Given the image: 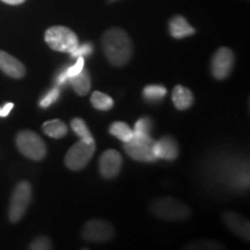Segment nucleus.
I'll return each mask as SVG.
<instances>
[{
    "mask_svg": "<svg viewBox=\"0 0 250 250\" xmlns=\"http://www.w3.org/2000/svg\"><path fill=\"white\" fill-rule=\"evenodd\" d=\"M0 70L14 79H21L26 74V67L19 59L0 50Z\"/></svg>",
    "mask_w": 250,
    "mask_h": 250,
    "instance_id": "f8f14e48",
    "label": "nucleus"
},
{
    "mask_svg": "<svg viewBox=\"0 0 250 250\" xmlns=\"http://www.w3.org/2000/svg\"><path fill=\"white\" fill-rule=\"evenodd\" d=\"M167 94V88L162 85H148L144 87L143 98L147 103L155 104L161 102Z\"/></svg>",
    "mask_w": 250,
    "mask_h": 250,
    "instance_id": "a211bd4d",
    "label": "nucleus"
},
{
    "mask_svg": "<svg viewBox=\"0 0 250 250\" xmlns=\"http://www.w3.org/2000/svg\"><path fill=\"white\" fill-rule=\"evenodd\" d=\"M195 28L190 26L187 19L183 18L182 15H175L174 18L170 19L169 21V34L174 39L181 40L184 37L195 35Z\"/></svg>",
    "mask_w": 250,
    "mask_h": 250,
    "instance_id": "4468645a",
    "label": "nucleus"
},
{
    "mask_svg": "<svg viewBox=\"0 0 250 250\" xmlns=\"http://www.w3.org/2000/svg\"><path fill=\"white\" fill-rule=\"evenodd\" d=\"M153 127V122L149 117L144 116L137 121L134 125L133 136H151V131Z\"/></svg>",
    "mask_w": 250,
    "mask_h": 250,
    "instance_id": "4be33fe9",
    "label": "nucleus"
},
{
    "mask_svg": "<svg viewBox=\"0 0 250 250\" xmlns=\"http://www.w3.org/2000/svg\"><path fill=\"white\" fill-rule=\"evenodd\" d=\"M59 96H61V88L59 87H54L50 90H48L43 98L41 99L40 101V107L41 108H49L50 105H52L59 100Z\"/></svg>",
    "mask_w": 250,
    "mask_h": 250,
    "instance_id": "5701e85b",
    "label": "nucleus"
},
{
    "mask_svg": "<svg viewBox=\"0 0 250 250\" xmlns=\"http://www.w3.org/2000/svg\"><path fill=\"white\" fill-rule=\"evenodd\" d=\"M224 223L232 232L249 241V221L236 212H225L223 215Z\"/></svg>",
    "mask_w": 250,
    "mask_h": 250,
    "instance_id": "ddd939ff",
    "label": "nucleus"
},
{
    "mask_svg": "<svg viewBox=\"0 0 250 250\" xmlns=\"http://www.w3.org/2000/svg\"><path fill=\"white\" fill-rule=\"evenodd\" d=\"M67 67H68V65H66V66H64V67H62L61 70L57 72V74H56V77H55V83H56V86L59 87V88L66 86L68 83Z\"/></svg>",
    "mask_w": 250,
    "mask_h": 250,
    "instance_id": "bb28decb",
    "label": "nucleus"
},
{
    "mask_svg": "<svg viewBox=\"0 0 250 250\" xmlns=\"http://www.w3.org/2000/svg\"><path fill=\"white\" fill-rule=\"evenodd\" d=\"M115 235V229L112 225L103 219H92L83 225L81 230V237L85 241L102 243L107 242Z\"/></svg>",
    "mask_w": 250,
    "mask_h": 250,
    "instance_id": "6e6552de",
    "label": "nucleus"
},
{
    "mask_svg": "<svg viewBox=\"0 0 250 250\" xmlns=\"http://www.w3.org/2000/svg\"><path fill=\"white\" fill-rule=\"evenodd\" d=\"M149 208L155 217L168 221L186 220L191 214L190 208L184 203L171 198V197L153 199Z\"/></svg>",
    "mask_w": 250,
    "mask_h": 250,
    "instance_id": "f03ea898",
    "label": "nucleus"
},
{
    "mask_svg": "<svg viewBox=\"0 0 250 250\" xmlns=\"http://www.w3.org/2000/svg\"><path fill=\"white\" fill-rule=\"evenodd\" d=\"M235 57L234 52L228 48H219L214 52L211 61V72L217 80H224L229 76L233 71Z\"/></svg>",
    "mask_w": 250,
    "mask_h": 250,
    "instance_id": "1a4fd4ad",
    "label": "nucleus"
},
{
    "mask_svg": "<svg viewBox=\"0 0 250 250\" xmlns=\"http://www.w3.org/2000/svg\"><path fill=\"white\" fill-rule=\"evenodd\" d=\"M153 144L151 136H133L130 142L124 143V151L136 161L155 162L158 159L153 154Z\"/></svg>",
    "mask_w": 250,
    "mask_h": 250,
    "instance_id": "0eeeda50",
    "label": "nucleus"
},
{
    "mask_svg": "<svg viewBox=\"0 0 250 250\" xmlns=\"http://www.w3.org/2000/svg\"><path fill=\"white\" fill-rule=\"evenodd\" d=\"M13 107H14V104L12 102L6 103L5 105L0 107V117H7L9 112H11L12 109H13Z\"/></svg>",
    "mask_w": 250,
    "mask_h": 250,
    "instance_id": "cd10ccee",
    "label": "nucleus"
},
{
    "mask_svg": "<svg viewBox=\"0 0 250 250\" xmlns=\"http://www.w3.org/2000/svg\"><path fill=\"white\" fill-rule=\"evenodd\" d=\"M68 83L72 86V88H73V90L78 94V95H87L90 89V86H92V81H90L88 70L83 68L79 74L68 78Z\"/></svg>",
    "mask_w": 250,
    "mask_h": 250,
    "instance_id": "dca6fc26",
    "label": "nucleus"
},
{
    "mask_svg": "<svg viewBox=\"0 0 250 250\" xmlns=\"http://www.w3.org/2000/svg\"><path fill=\"white\" fill-rule=\"evenodd\" d=\"M45 42L55 51L72 54L79 45L77 34L70 28L55 26L45 31Z\"/></svg>",
    "mask_w": 250,
    "mask_h": 250,
    "instance_id": "7ed1b4c3",
    "label": "nucleus"
},
{
    "mask_svg": "<svg viewBox=\"0 0 250 250\" xmlns=\"http://www.w3.org/2000/svg\"><path fill=\"white\" fill-rule=\"evenodd\" d=\"M109 133L123 143L130 142L133 138L132 129L129 126V124L124 123V122H114V123H111L110 126H109Z\"/></svg>",
    "mask_w": 250,
    "mask_h": 250,
    "instance_id": "6ab92c4d",
    "label": "nucleus"
},
{
    "mask_svg": "<svg viewBox=\"0 0 250 250\" xmlns=\"http://www.w3.org/2000/svg\"><path fill=\"white\" fill-rule=\"evenodd\" d=\"M29 248L34 250H48L52 249V243L46 236H39L31 242Z\"/></svg>",
    "mask_w": 250,
    "mask_h": 250,
    "instance_id": "b1692460",
    "label": "nucleus"
},
{
    "mask_svg": "<svg viewBox=\"0 0 250 250\" xmlns=\"http://www.w3.org/2000/svg\"><path fill=\"white\" fill-rule=\"evenodd\" d=\"M83 68H85V59H83V57H78L77 62H74L73 65H68V67H67L68 78L79 74L80 72L83 70Z\"/></svg>",
    "mask_w": 250,
    "mask_h": 250,
    "instance_id": "a878e982",
    "label": "nucleus"
},
{
    "mask_svg": "<svg viewBox=\"0 0 250 250\" xmlns=\"http://www.w3.org/2000/svg\"><path fill=\"white\" fill-rule=\"evenodd\" d=\"M31 195L33 190L28 181H21L17 184L9 202L8 218L11 223H18L23 218L30 205Z\"/></svg>",
    "mask_w": 250,
    "mask_h": 250,
    "instance_id": "39448f33",
    "label": "nucleus"
},
{
    "mask_svg": "<svg viewBox=\"0 0 250 250\" xmlns=\"http://www.w3.org/2000/svg\"><path fill=\"white\" fill-rule=\"evenodd\" d=\"M43 131L46 136L51 137V138L61 139L64 138L68 132L67 125L61 120H52L48 121L43 124Z\"/></svg>",
    "mask_w": 250,
    "mask_h": 250,
    "instance_id": "f3484780",
    "label": "nucleus"
},
{
    "mask_svg": "<svg viewBox=\"0 0 250 250\" xmlns=\"http://www.w3.org/2000/svg\"><path fill=\"white\" fill-rule=\"evenodd\" d=\"M71 127L72 130L74 131V133L77 134L78 137H80L81 139H85V140H94L93 134L90 133V131L87 126L86 122L81 118L77 117L73 118L71 122Z\"/></svg>",
    "mask_w": 250,
    "mask_h": 250,
    "instance_id": "412c9836",
    "label": "nucleus"
},
{
    "mask_svg": "<svg viewBox=\"0 0 250 250\" xmlns=\"http://www.w3.org/2000/svg\"><path fill=\"white\" fill-rule=\"evenodd\" d=\"M2 2H5V4H8V5H20L22 4V2L26 1V0H1Z\"/></svg>",
    "mask_w": 250,
    "mask_h": 250,
    "instance_id": "c85d7f7f",
    "label": "nucleus"
},
{
    "mask_svg": "<svg viewBox=\"0 0 250 250\" xmlns=\"http://www.w3.org/2000/svg\"><path fill=\"white\" fill-rule=\"evenodd\" d=\"M171 100H173L175 108L177 110H187V109H189L192 105L193 94L187 87L177 85L174 87L173 94H171Z\"/></svg>",
    "mask_w": 250,
    "mask_h": 250,
    "instance_id": "2eb2a0df",
    "label": "nucleus"
},
{
    "mask_svg": "<svg viewBox=\"0 0 250 250\" xmlns=\"http://www.w3.org/2000/svg\"><path fill=\"white\" fill-rule=\"evenodd\" d=\"M102 50L114 66H124L133 54V44L127 33L121 28L105 30L101 39Z\"/></svg>",
    "mask_w": 250,
    "mask_h": 250,
    "instance_id": "f257e3e1",
    "label": "nucleus"
},
{
    "mask_svg": "<svg viewBox=\"0 0 250 250\" xmlns=\"http://www.w3.org/2000/svg\"><path fill=\"white\" fill-rule=\"evenodd\" d=\"M90 103L95 109L101 111H108L114 107L115 102L111 96L101 92H94L90 96Z\"/></svg>",
    "mask_w": 250,
    "mask_h": 250,
    "instance_id": "aec40b11",
    "label": "nucleus"
},
{
    "mask_svg": "<svg viewBox=\"0 0 250 250\" xmlns=\"http://www.w3.org/2000/svg\"><path fill=\"white\" fill-rule=\"evenodd\" d=\"M92 54H93L92 43H83V44L78 45V48L70 55L72 58H78V57H86V56H90Z\"/></svg>",
    "mask_w": 250,
    "mask_h": 250,
    "instance_id": "393cba45",
    "label": "nucleus"
},
{
    "mask_svg": "<svg viewBox=\"0 0 250 250\" xmlns=\"http://www.w3.org/2000/svg\"><path fill=\"white\" fill-rule=\"evenodd\" d=\"M17 146L21 154L34 161H41L46 155V146L39 134L24 130L18 133Z\"/></svg>",
    "mask_w": 250,
    "mask_h": 250,
    "instance_id": "423d86ee",
    "label": "nucleus"
},
{
    "mask_svg": "<svg viewBox=\"0 0 250 250\" xmlns=\"http://www.w3.org/2000/svg\"><path fill=\"white\" fill-rule=\"evenodd\" d=\"M179 144L171 136H164L153 144V154L158 160H175L179 156Z\"/></svg>",
    "mask_w": 250,
    "mask_h": 250,
    "instance_id": "9b49d317",
    "label": "nucleus"
},
{
    "mask_svg": "<svg viewBox=\"0 0 250 250\" xmlns=\"http://www.w3.org/2000/svg\"><path fill=\"white\" fill-rule=\"evenodd\" d=\"M96 149L95 139L85 140L80 139L79 142L72 145L65 156V165L68 169L78 171L83 169L90 159L93 158Z\"/></svg>",
    "mask_w": 250,
    "mask_h": 250,
    "instance_id": "20e7f679",
    "label": "nucleus"
},
{
    "mask_svg": "<svg viewBox=\"0 0 250 250\" xmlns=\"http://www.w3.org/2000/svg\"><path fill=\"white\" fill-rule=\"evenodd\" d=\"M122 165H123V158L121 153L115 149L104 151L100 156L99 169L104 179L110 180L116 177L122 169Z\"/></svg>",
    "mask_w": 250,
    "mask_h": 250,
    "instance_id": "9d476101",
    "label": "nucleus"
}]
</instances>
